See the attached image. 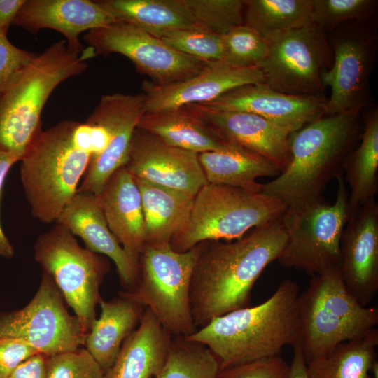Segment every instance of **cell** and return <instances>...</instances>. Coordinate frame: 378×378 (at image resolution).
<instances>
[{"instance_id":"obj_24","label":"cell","mask_w":378,"mask_h":378,"mask_svg":"<svg viewBox=\"0 0 378 378\" xmlns=\"http://www.w3.org/2000/svg\"><path fill=\"white\" fill-rule=\"evenodd\" d=\"M172 337L146 308L103 378H154L165 362Z\"/></svg>"},{"instance_id":"obj_3","label":"cell","mask_w":378,"mask_h":378,"mask_svg":"<svg viewBox=\"0 0 378 378\" xmlns=\"http://www.w3.org/2000/svg\"><path fill=\"white\" fill-rule=\"evenodd\" d=\"M299 289L297 283L284 279L262 303L216 317L183 337L206 346L220 370L280 355L300 338Z\"/></svg>"},{"instance_id":"obj_21","label":"cell","mask_w":378,"mask_h":378,"mask_svg":"<svg viewBox=\"0 0 378 378\" xmlns=\"http://www.w3.org/2000/svg\"><path fill=\"white\" fill-rule=\"evenodd\" d=\"M56 223L81 238L88 250L112 260L125 291L135 288L139 278V265L127 255L110 230L97 195L77 192Z\"/></svg>"},{"instance_id":"obj_1","label":"cell","mask_w":378,"mask_h":378,"mask_svg":"<svg viewBox=\"0 0 378 378\" xmlns=\"http://www.w3.org/2000/svg\"><path fill=\"white\" fill-rule=\"evenodd\" d=\"M286 241L280 218L234 241H204L190 290L196 330L216 317L251 306L255 283L266 267L277 260Z\"/></svg>"},{"instance_id":"obj_18","label":"cell","mask_w":378,"mask_h":378,"mask_svg":"<svg viewBox=\"0 0 378 378\" xmlns=\"http://www.w3.org/2000/svg\"><path fill=\"white\" fill-rule=\"evenodd\" d=\"M372 53L371 40L361 34L350 33L337 40L332 66L321 74L323 87L331 89L326 115L360 111L368 104Z\"/></svg>"},{"instance_id":"obj_39","label":"cell","mask_w":378,"mask_h":378,"mask_svg":"<svg viewBox=\"0 0 378 378\" xmlns=\"http://www.w3.org/2000/svg\"><path fill=\"white\" fill-rule=\"evenodd\" d=\"M288 372L289 365L276 355L223 369L218 378H288Z\"/></svg>"},{"instance_id":"obj_2","label":"cell","mask_w":378,"mask_h":378,"mask_svg":"<svg viewBox=\"0 0 378 378\" xmlns=\"http://www.w3.org/2000/svg\"><path fill=\"white\" fill-rule=\"evenodd\" d=\"M110 139L108 130L92 113L83 122L63 120L42 131L20 168L34 218L44 223L57 222L76 195L91 160L106 148Z\"/></svg>"},{"instance_id":"obj_7","label":"cell","mask_w":378,"mask_h":378,"mask_svg":"<svg viewBox=\"0 0 378 378\" xmlns=\"http://www.w3.org/2000/svg\"><path fill=\"white\" fill-rule=\"evenodd\" d=\"M287 207L262 192L208 183L195 196L186 223L169 244L183 253L204 241L237 239L279 219Z\"/></svg>"},{"instance_id":"obj_40","label":"cell","mask_w":378,"mask_h":378,"mask_svg":"<svg viewBox=\"0 0 378 378\" xmlns=\"http://www.w3.org/2000/svg\"><path fill=\"white\" fill-rule=\"evenodd\" d=\"M36 53L20 49L0 34V90Z\"/></svg>"},{"instance_id":"obj_28","label":"cell","mask_w":378,"mask_h":378,"mask_svg":"<svg viewBox=\"0 0 378 378\" xmlns=\"http://www.w3.org/2000/svg\"><path fill=\"white\" fill-rule=\"evenodd\" d=\"M209 183L239 188L251 192H260L261 176L279 175L280 171L265 158L237 144L225 150L206 151L197 154Z\"/></svg>"},{"instance_id":"obj_25","label":"cell","mask_w":378,"mask_h":378,"mask_svg":"<svg viewBox=\"0 0 378 378\" xmlns=\"http://www.w3.org/2000/svg\"><path fill=\"white\" fill-rule=\"evenodd\" d=\"M137 128L150 133L169 146L197 154L225 150L233 144L218 136L186 106L145 113Z\"/></svg>"},{"instance_id":"obj_14","label":"cell","mask_w":378,"mask_h":378,"mask_svg":"<svg viewBox=\"0 0 378 378\" xmlns=\"http://www.w3.org/2000/svg\"><path fill=\"white\" fill-rule=\"evenodd\" d=\"M135 178L195 196L208 183L197 153L136 128L124 165Z\"/></svg>"},{"instance_id":"obj_9","label":"cell","mask_w":378,"mask_h":378,"mask_svg":"<svg viewBox=\"0 0 378 378\" xmlns=\"http://www.w3.org/2000/svg\"><path fill=\"white\" fill-rule=\"evenodd\" d=\"M202 242L179 253L170 244H146L140 256L139 278L135 288L120 291L149 309L172 336L193 333L190 290L193 270L202 250Z\"/></svg>"},{"instance_id":"obj_23","label":"cell","mask_w":378,"mask_h":378,"mask_svg":"<svg viewBox=\"0 0 378 378\" xmlns=\"http://www.w3.org/2000/svg\"><path fill=\"white\" fill-rule=\"evenodd\" d=\"M108 226L127 255L139 265L146 244L140 191L134 177L122 166L97 195Z\"/></svg>"},{"instance_id":"obj_27","label":"cell","mask_w":378,"mask_h":378,"mask_svg":"<svg viewBox=\"0 0 378 378\" xmlns=\"http://www.w3.org/2000/svg\"><path fill=\"white\" fill-rule=\"evenodd\" d=\"M146 225V244H169L186 223L194 196L135 178Z\"/></svg>"},{"instance_id":"obj_31","label":"cell","mask_w":378,"mask_h":378,"mask_svg":"<svg viewBox=\"0 0 378 378\" xmlns=\"http://www.w3.org/2000/svg\"><path fill=\"white\" fill-rule=\"evenodd\" d=\"M377 345L378 330L374 328L306 363L309 378H371L370 374L378 364Z\"/></svg>"},{"instance_id":"obj_5","label":"cell","mask_w":378,"mask_h":378,"mask_svg":"<svg viewBox=\"0 0 378 378\" xmlns=\"http://www.w3.org/2000/svg\"><path fill=\"white\" fill-rule=\"evenodd\" d=\"M359 112L326 115L293 132L288 167L262 184L260 192L288 206L321 197L329 182L344 172L358 132Z\"/></svg>"},{"instance_id":"obj_43","label":"cell","mask_w":378,"mask_h":378,"mask_svg":"<svg viewBox=\"0 0 378 378\" xmlns=\"http://www.w3.org/2000/svg\"><path fill=\"white\" fill-rule=\"evenodd\" d=\"M48 356L39 353L29 357L20 363L8 378H46Z\"/></svg>"},{"instance_id":"obj_36","label":"cell","mask_w":378,"mask_h":378,"mask_svg":"<svg viewBox=\"0 0 378 378\" xmlns=\"http://www.w3.org/2000/svg\"><path fill=\"white\" fill-rule=\"evenodd\" d=\"M175 50L199 60L220 63L223 57L222 36L201 29H178L159 36Z\"/></svg>"},{"instance_id":"obj_32","label":"cell","mask_w":378,"mask_h":378,"mask_svg":"<svg viewBox=\"0 0 378 378\" xmlns=\"http://www.w3.org/2000/svg\"><path fill=\"white\" fill-rule=\"evenodd\" d=\"M313 0L244 1V24L267 41L312 23Z\"/></svg>"},{"instance_id":"obj_17","label":"cell","mask_w":378,"mask_h":378,"mask_svg":"<svg viewBox=\"0 0 378 378\" xmlns=\"http://www.w3.org/2000/svg\"><path fill=\"white\" fill-rule=\"evenodd\" d=\"M223 140L265 158L283 172L290 160V130L258 115L219 110L200 104L186 105Z\"/></svg>"},{"instance_id":"obj_37","label":"cell","mask_w":378,"mask_h":378,"mask_svg":"<svg viewBox=\"0 0 378 378\" xmlns=\"http://www.w3.org/2000/svg\"><path fill=\"white\" fill-rule=\"evenodd\" d=\"M377 1L372 0H313L312 22L323 31L339 24L369 15Z\"/></svg>"},{"instance_id":"obj_10","label":"cell","mask_w":378,"mask_h":378,"mask_svg":"<svg viewBox=\"0 0 378 378\" xmlns=\"http://www.w3.org/2000/svg\"><path fill=\"white\" fill-rule=\"evenodd\" d=\"M34 258L52 279L87 335L97 318L100 287L110 270L108 258L82 247L76 237L57 223L38 237Z\"/></svg>"},{"instance_id":"obj_41","label":"cell","mask_w":378,"mask_h":378,"mask_svg":"<svg viewBox=\"0 0 378 378\" xmlns=\"http://www.w3.org/2000/svg\"><path fill=\"white\" fill-rule=\"evenodd\" d=\"M37 354L34 347L20 338L0 337V378H8L20 363Z\"/></svg>"},{"instance_id":"obj_11","label":"cell","mask_w":378,"mask_h":378,"mask_svg":"<svg viewBox=\"0 0 378 378\" xmlns=\"http://www.w3.org/2000/svg\"><path fill=\"white\" fill-rule=\"evenodd\" d=\"M67 307L52 279L43 271L38 288L26 306L0 312V337L20 338L49 356L76 350L84 346L86 334Z\"/></svg>"},{"instance_id":"obj_20","label":"cell","mask_w":378,"mask_h":378,"mask_svg":"<svg viewBox=\"0 0 378 378\" xmlns=\"http://www.w3.org/2000/svg\"><path fill=\"white\" fill-rule=\"evenodd\" d=\"M263 83L264 78L258 66L233 68L211 64L200 74L179 82L158 85L144 81L142 89L146 113L207 104L233 89Z\"/></svg>"},{"instance_id":"obj_30","label":"cell","mask_w":378,"mask_h":378,"mask_svg":"<svg viewBox=\"0 0 378 378\" xmlns=\"http://www.w3.org/2000/svg\"><path fill=\"white\" fill-rule=\"evenodd\" d=\"M344 178L349 186L351 215L367 202L375 199L378 191V113L367 119L358 147L346 158Z\"/></svg>"},{"instance_id":"obj_8","label":"cell","mask_w":378,"mask_h":378,"mask_svg":"<svg viewBox=\"0 0 378 378\" xmlns=\"http://www.w3.org/2000/svg\"><path fill=\"white\" fill-rule=\"evenodd\" d=\"M333 204L323 197L288 206L281 217L286 235L276 261L311 276L340 266V245L351 213L344 172L336 178Z\"/></svg>"},{"instance_id":"obj_22","label":"cell","mask_w":378,"mask_h":378,"mask_svg":"<svg viewBox=\"0 0 378 378\" xmlns=\"http://www.w3.org/2000/svg\"><path fill=\"white\" fill-rule=\"evenodd\" d=\"M115 21L96 0H26L13 24L33 34L42 29L55 30L71 48L81 51L85 48L79 40L82 32Z\"/></svg>"},{"instance_id":"obj_42","label":"cell","mask_w":378,"mask_h":378,"mask_svg":"<svg viewBox=\"0 0 378 378\" xmlns=\"http://www.w3.org/2000/svg\"><path fill=\"white\" fill-rule=\"evenodd\" d=\"M18 161H20V158L15 154L0 150V200L7 175L12 166ZM14 254V248L6 236L0 221V256L10 259Z\"/></svg>"},{"instance_id":"obj_29","label":"cell","mask_w":378,"mask_h":378,"mask_svg":"<svg viewBox=\"0 0 378 378\" xmlns=\"http://www.w3.org/2000/svg\"><path fill=\"white\" fill-rule=\"evenodd\" d=\"M115 21L130 23L158 37L178 29H200L181 0H96ZM202 30V29H201Z\"/></svg>"},{"instance_id":"obj_26","label":"cell","mask_w":378,"mask_h":378,"mask_svg":"<svg viewBox=\"0 0 378 378\" xmlns=\"http://www.w3.org/2000/svg\"><path fill=\"white\" fill-rule=\"evenodd\" d=\"M101 314L86 335L84 347L106 372L114 363L127 337L140 322L145 308L120 295L111 300L102 299Z\"/></svg>"},{"instance_id":"obj_19","label":"cell","mask_w":378,"mask_h":378,"mask_svg":"<svg viewBox=\"0 0 378 378\" xmlns=\"http://www.w3.org/2000/svg\"><path fill=\"white\" fill-rule=\"evenodd\" d=\"M326 101L320 96L281 93L263 83L233 89L203 105L253 113L293 132L326 115Z\"/></svg>"},{"instance_id":"obj_38","label":"cell","mask_w":378,"mask_h":378,"mask_svg":"<svg viewBox=\"0 0 378 378\" xmlns=\"http://www.w3.org/2000/svg\"><path fill=\"white\" fill-rule=\"evenodd\" d=\"M104 370L84 347L48 356L46 378H103Z\"/></svg>"},{"instance_id":"obj_13","label":"cell","mask_w":378,"mask_h":378,"mask_svg":"<svg viewBox=\"0 0 378 378\" xmlns=\"http://www.w3.org/2000/svg\"><path fill=\"white\" fill-rule=\"evenodd\" d=\"M84 40L96 55L125 56L158 85L188 79L211 64L178 52L160 38L121 21L87 31Z\"/></svg>"},{"instance_id":"obj_12","label":"cell","mask_w":378,"mask_h":378,"mask_svg":"<svg viewBox=\"0 0 378 378\" xmlns=\"http://www.w3.org/2000/svg\"><path fill=\"white\" fill-rule=\"evenodd\" d=\"M267 42V55L258 65L264 83L284 94L320 96L322 69L330 58L325 31L312 23Z\"/></svg>"},{"instance_id":"obj_16","label":"cell","mask_w":378,"mask_h":378,"mask_svg":"<svg viewBox=\"0 0 378 378\" xmlns=\"http://www.w3.org/2000/svg\"><path fill=\"white\" fill-rule=\"evenodd\" d=\"M145 113L144 93L102 97L92 113L108 130L111 139L106 148L91 160L78 192L99 195L111 176L125 165L134 132Z\"/></svg>"},{"instance_id":"obj_44","label":"cell","mask_w":378,"mask_h":378,"mask_svg":"<svg viewBox=\"0 0 378 378\" xmlns=\"http://www.w3.org/2000/svg\"><path fill=\"white\" fill-rule=\"evenodd\" d=\"M26 0H0V34L7 36L19 10Z\"/></svg>"},{"instance_id":"obj_45","label":"cell","mask_w":378,"mask_h":378,"mask_svg":"<svg viewBox=\"0 0 378 378\" xmlns=\"http://www.w3.org/2000/svg\"><path fill=\"white\" fill-rule=\"evenodd\" d=\"M292 346L293 347V357L291 364L289 365L288 378H309L300 338Z\"/></svg>"},{"instance_id":"obj_35","label":"cell","mask_w":378,"mask_h":378,"mask_svg":"<svg viewBox=\"0 0 378 378\" xmlns=\"http://www.w3.org/2000/svg\"><path fill=\"white\" fill-rule=\"evenodd\" d=\"M222 38L223 57L219 64L227 66H258L268 51L267 41L244 24L232 29Z\"/></svg>"},{"instance_id":"obj_34","label":"cell","mask_w":378,"mask_h":378,"mask_svg":"<svg viewBox=\"0 0 378 378\" xmlns=\"http://www.w3.org/2000/svg\"><path fill=\"white\" fill-rule=\"evenodd\" d=\"M202 30L223 36L244 24V1L181 0Z\"/></svg>"},{"instance_id":"obj_33","label":"cell","mask_w":378,"mask_h":378,"mask_svg":"<svg viewBox=\"0 0 378 378\" xmlns=\"http://www.w3.org/2000/svg\"><path fill=\"white\" fill-rule=\"evenodd\" d=\"M220 371L218 360L206 346L175 336L165 362L154 378H218Z\"/></svg>"},{"instance_id":"obj_15","label":"cell","mask_w":378,"mask_h":378,"mask_svg":"<svg viewBox=\"0 0 378 378\" xmlns=\"http://www.w3.org/2000/svg\"><path fill=\"white\" fill-rule=\"evenodd\" d=\"M340 273L347 291L368 307L378 291V203L372 199L350 216L340 239Z\"/></svg>"},{"instance_id":"obj_6","label":"cell","mask_w":378,"mask_h":378,"mask_svg":"<svg viewBox=\"0 0 378 378\" xmlns=\"http://www.w3.org/2000/svg\"><path fill=\"white\" fill-rule=\"evenodd\" d=\"M300 342L306 363L378 324L377 307H364L346 289L340 267L312 276L298 298Z\"/></svg>"},{"instance_id":"obj_4","label":"cell","mask_w":378,"mask_h":378,"mask_svg":"<svg viewBox=\"0 0 378 378\" xmlns=\"http://www.w3.org/2000/svg\"><path fill=\"white\" fill-rule=\"evenodd\" d=\"M90 46L71 48L62 39L34 57L0 90V150L20 161L43 131V108L55 88L84 72L87 60L96 57Z\"/></svg>"}]
</instances>
